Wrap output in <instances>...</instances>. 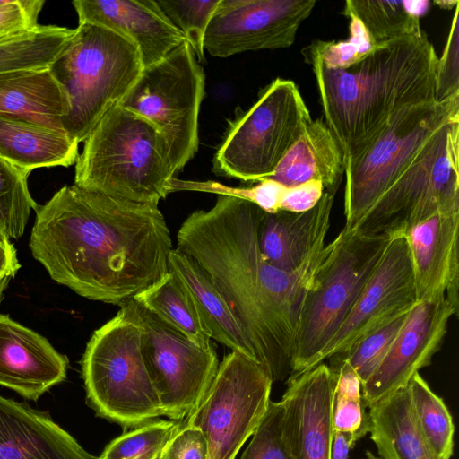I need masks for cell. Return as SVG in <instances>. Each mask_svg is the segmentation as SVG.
Wrapping results in <instances>:
<instances>
[{
    "mask_svg": "<svg viewBox=\"0 0 459 459\" xmlns=\"http://www.w3.org/2000/svg\"><path fill=\"white\" fill-rule=\"evenodd\" d=\"M29 246L57 283L120 305L169 272V230L158 204L64 186L36 209Z\"/></svg>",
    "mask_w": 459,
    "mask_h": 459,
    "instance_id": "obj_1",
    "label": "cell"
},
{
    "mask_svg": "<svg viewBox=\"0 0 459 459\" xmlns=\"http://www.w3.org/2000/svg\"><path fill=\"white\" fill-rule=\"evenodd\" d=\"M264 212L248 201L218 195L212 208L195 211L183 221L176 248L204 271L274 383L291 375L304 299L328 246L294 271L273 266L258 245Z\"/></svg>",
    "mask_w": 459,
    "mask_h": 459,
    "instance_id": "obj_2",
    "label": "cell"
},
{
    "mask_svg": "<svg viewBox=\"0 0 459 459\" xmlns=\"http://www.w3.org/2000/svg\"><path fill=\"white\" fill-rule=\"evenodd\" d=\"M437 56L427 34L382 42L345 69L306 61L315 74L325 123L346 161L377 137L399 110L435 100Z\"/></svg>",
    "mask_w": 459,
    "mask_h": 459,
    "instance_id": "obj_3",
    "label": "cell"
},
{
    "mask_svg": "<svg viewBox=\"0 0 459 459\" xmlns=\"http://www.w3.org/2000/svg\"><path fill=\"white\" fill-rule=\"evenodd\" d=\"M176 173L160 131L117 104L84 140L75 162L74 185L114 198L158 204L169 194Z\"/></svg>",
    "mask_w": 459,
    "mask_h": 459,
    "instance_id": "obj_4",
    "label": "cell"
},
{
    "mask_svg": "<svg viewBox=\"0 0 459 459\" xmlns=\"http://www.w3.org/2000/svg\"><path fill=\"white\" fill-rule=\"evenodd\" d=\"M75 30L50 70L70 100L63 129L80 143L126 96L143 66L137 47L127 38L91 23H78Z\"/></svg>",
    "mask_w": 459,
    "mask_h": 459,
    "instance_id": "obj_5",
    "label": "cell"
},
{
    "mask_svg": "<svg viewBox=\"0 0 459 459\" xmlns=\"http://www.w3.org/2000/svg\"><path fill=\"white\" fill-rule=\"evenodd\" d=\"M389 239L343 228L327 244V253L304 299L290 377L316 367L319 353L352 308Z\"/></svg>",
    "mask_w": 459,
    "mask_h": 459,
    "instance_id": "obj_6",
    "label": "cell"
},
{
    "mask_svg": "<svg viewBox=\"0 0 459 459\" xmlns=\"http://www.w3.org/2000/svg\"><path fill=\"white\" fill-rule=\"evenodd\" d=\"M81 365L86 401L98 416L131 428L162 415L140 329L121 310L92 333Z\"/></svg>",
    "mask_w": 459,
    "mask_h": 459,
    "instance_id": "obj_7",
    "label": "cell"
},
{
    "mask_svg": "<svg viewBox=\"0 0 459 459\" xmlns=\"http://www.w3.org/2000/svg\"><path fill=\"white\" fill-rule=\"evenodd\" d=\"M453 212H459V119L430 137L352 230L391 238Z\"/></svg>",
    "mask_w": 459,
    "mask_h": 459,
    "instance_id": "obj_8",
    "label": "cell"
},
{
    "mask_svg": "<svg viewBox=\"0 0 459 459\" xmlns=\"http://www.w3.org/2000/svg\"><path fill=\"white\" fill-rule=\"evenodd\" d=\"M311 121L297 84L274 79L230 122L214 154L213 172L244 182L270 178Z\"/></svg>",
    "mask_w": 459,
    "mask_h": 459,
    "instance_id": "obj_9",
    "label": "cell"
},
{
    "mask_svg": "<svg viewBox=\"0 0 459 459\" xmlns=\"http://www.w3.org/2000/svg\"><path fill=\"white\" fill-rule=\"evenodd\" d=\"M459 119V93L406 107L359 156L344 164V216L352 230L444 125Z\"/></svg>",
    "mask_w": 459,
    "mask_h": 459,
    "instance_id": "obj_10",
    "label": "cell"
},
{
    "mask_svg": "<svg viewBox=\"0 0 459 459\" xmlns=\"http://www.w3.org/2000/svg\"><path fill=\"white\" fill-rule=\"evenodd\" d=\"M205 75L187 41L143 68L118 103L151 122L165 138L176 171L198 150V117Z\"/></svg>",
    "mask_w": 459,
    "mask_h": 459,
    "instance_id": "obj_11",
    "label": "cell"
},
{
    "mask_svg": "<svg viewBox=\"0 0 459 459\" xmlns=\"http://www.w3.org/2000/svg\"><path fill=\"white\" fill-rule=\"evenodd\" d=\"M119 307L139 327L141 351L162 415L185 420L200 404L218 368L214 346L204 349L134 298Z\"/></svg>",
    "mask_w": 459,
    "mask_h": 459,
    "instance_id": "obj_12",
    "label": "cell"
},
{
    "mask_svg": "<svg viewBox=\"0 0 459 459\" xmlns=\"http://www.w3.org/2000/svg\"><path fill=\"white\" fill-rule=\"evenodd\" d=\"M273 382L254 359L231 351L198 407L185 423L199 429L208 446V459H235L263 420Z\"/></svg>",
    "mask_w": 459,
    "mask_h": 459,
    "instance_id": "obj_13",
    "label": "cell"
},
{
    "mask_svg": "<svg viewBox=\"0 0 459 459\" xmlns=\"http://www.w3.org/2000/svg\"><path fill=\"white\" fill-rule=\"evenodd\" d=\"M316 4L315 0H221L204 36V50L228 57L289 48Z\"/></svg>",
    "mask_w": 459,
    "mask_h": 459,
    "instance_id": "obj_14",
    "label": "cell"
},
{
    "mask_svg": "<svg viewBox=\"0 0 459 459\" xmlns=\"http://www.w3.org/2000/svg\"><path fill=\"white\" fill-rule=\"evenodd\" d=\"M411 259L404 234L390 238L352 308L319 353L316 366L346 353L364 336L416 304Z\"/></svg>",
    "mask_w": 459,
    "mask_h": 459,
    "instance_id": "obj_15",
    "label": "cell"
},
{
    "mask_svg": "<svg viewBox=\"0 0 459 459\" xmlns=\"http://www.w3.org/2000/svg\"><path fill=\"white\" fill-rule=\"evenodd\" d=\"M455 315L458 311L446 300L417 301L385 356L362 384L363 405L370 408L405 387L414 375L429 366Z\"/></svg>",
    "mask_w": 459,
    "mask_h": 459,
    "instance_id": "obj_16",
    "label": "cell"
},
{
    "mask_svg": "<svg viewBox=\"0 0 459 459\" xmlns=\"http://www.w3.org/2000/svg\"><path fill=\"white\" fill-rule=\"evenodd\" d=\"M334 377L324 362L288 378L282 395L284 435L293 459H330Z\"/></svg>",
    "mask_w": 459,
    "mask_h": 459,
    "instance_id": "obj_17",
    "label": "cell"
},
{
    "mask_svg": "<svg viewBox=\"0 0 459 459\" xmlns=\"http://www.w3.org/2000/svg\"><path fill=\"white\" fill-rule=\"evenodd\" d=\"M417 301L446 300L459 307V212H438L404 233Z\"/></svg>",
    "mask_w": 459,
    "mask_h": 459,
    "instance_id": "obj_18",
    "label": "cell"
},
{
    "mask_svg": "<svg viewBox=\"0 0 459 459\" xmlns=\"http://www.w3.org/2000/svg\"><path fill=\"white\" fill-rule=\"evenodd\" d=\"M73 5L78 23L105 27L130 39L138 48L146 68L163 59L186 42L153 0H76Z\"/></svg>",
    "mask_w": 459,
    "mask_h": 459,
    "instance_id": "obj_19",
    "label": "cell"
},
{
    "mask_svg": "<svg viewBox=\"0 0 459 459\" xmlns=\"http://www.w3.org/2000/svg\"><path fill=\"white\" fill-rule=\"evenodd\" d=\"M68 365L44 336L0 314V385L37 401L65 380Z\"/></svg>",
    "mask_w": 459,
    "mask_h": 459,
    "instance_id": "obj_20",
    "label": "cell"
},
{
    "mask_svg": "<svg viewBox=\"0 0 459 459\" xmlns=\"http://www.w3.org/2000/svg\"><path fill=\"white\" fill-rule=\"evenodd\" d=\"M336 193L325 190L316 206L304 212H264L258 227V245L265 261L290 272L323 247Z\"/></svg>",
    "mask_w": 459,
    "mask_h": 459,
    "instance_id": "obj_21",
    "label": "cell"
},
{
    "mask_svg": "<svg viewBox=\"0 0 459 459\" xmlns=\"http://www.w3.org/2000/svg\"><path fill=\"white\" fill-rule=\"evenodd\" d=\"M0 459H98L48 411L0 394Z\"/></svg>",
    "mask_w": 459,
    "mask_h": 459,
    "instance_id": "obj_22",
    "label": "cell"
},
{
    "mask_svg": "<svg viewBox=\"0 0 459 459\" xmlns=\"http://www.w3.org/2000/svg\"><path fill=\"white\" fill-rule=\"evenodd\" d=\"M69 111L68 94L50 67L0 74V116L65 134L62 121Z\"/></svg>",
    "mask_w": 459,
    "mask_h": 459,
    "instance_id": "obj_23",
    "label": "cell"
},
{
    "mask_svg": "<svg viewBox=\"0 0 459 459\" xmlns=\"http://www.w3.org/2000/svg\"><path fill=\"white\" fill-rule=\"evenodd\" d=\"M343 174L342 150L325 121L317 118L307 125L268 178L286 187L318 181L325 191H337Z\"/></svg>",
    "mask_w": 459,
    "mask_h": 459,
    "instance_id": "obj_24",
    "label": "cell"
},
{
    "mask_svg": "<svg viewBox=\"0 0 459 459\" xmlns=\"http://www.w3.org/2000/svg\"><path fill=\"white\" fill-rule=\"evenodd\" d=\"M368 420L381 459H440L417 424L408 385L372 405Z\"/></svg>",
    "mask_w": 459,
    "mask_h": 459,
    "instance_id": "obj_25",
    "label": "cell"
},
{
    "mask_svg": "<svg viewBox=\"0 0 459 459\" xmlns=\"http://www.w3.org/2000/svg\"><path fill=\"white\" fill-rule=\"evenodd\" d=\"M78 145L65 133L0 116V156L30 173L75 164Z\"/></svg>",
    "mask_w": 459,
    "mask_h": 459,
    "instance_id": "obj_26",
    "label": "cell"
},
{
    "mask_svg": "<svg viewBox=\"0 0 459 459\" xmlns=\"http://www.w3.org/2000/svg\"><path fill=\"white\" fill-rule=\"evenodd\" d=\"M169 270L186 288L211 339L255 360L250 343L236 318L201 267L191 257L173 248L169 256Z\"/></svg>",
    "mask_w": 459,
    "mask_h": 459,
    "instance_id": "obj_27",
    "label": "cell"
},
{
    "mask_svg": "<svg viewBox=\"0 0 459 459\" xmlns=\"http://www.w3.org/2000/svg\"><path fill=\"white\" fill-rule=\"evenodd\" d=\"M134 299L198 346L208 349L213 345L189 292L170 270Z\"/></svg>",
    "mask_w": 459,
    "mask_h": 459,
    "instance_id": "obj_28",
    "label": "cell"
},
{
    "mask_svg": "<svg viewBox=\"0 0 459 459\" xmlns=\"http://www.w3.org/2000/svg\"><path fill=\"white\" fill-rule=\"evenodd\" d=\"M75 31V28L38 24L31 30L0 39V74L51 67Z\"/></svg>",
    "mask_w": 459,
    "mask_h": 459,
    "instance_id": "obj_29",
    "label": "cell"
},
{
    "mask_svg": "<svg viewBox=\"0 0 459 459\" xmlns=\"http://www.w3.org/2000/svg\"><path fill=\"white\" fill-rule=\"evenodd\" d=\"M429 1L348 0L343 13L357 17L377 43L423 33L420 16Z\"/></svg>",
    "mask_w": 459,
    "mask_h": 459,
    "instance_id": "obj_30",
    "label": "cell"
},
{
    "mask_svg": "<svg viewBox=\"0 0 459 459\" xmlns=\"http://www.w3.org/2000/svg\"><path fill=\"white\" fill-rule=\"evenodd\" d=\"M417 424L433 452L450 459L454 451L455 426L445 402L436 394L420 373L408 384Z\"/></svg>",
    "mask_w": 459,
    "mask_h": 459,
    "instance_id": "obj_31",
    "label": "cell"
},
{
    "mask_svg": "<svg viewBox=\"0 0 459 459\" xmlns=\"http://www.w3.org/2000/svg\"><path fill=\"white\" fill-rule=\"evenodd\" d=\"M30 174L0 156V232L10 239L23 235L31 211L39 206L29 190Z\"/></svg>",
    "mask_w": 459,
    "mask_h": 459,
    "instance_id": "obj_32",
    "label": "cell"
},
{
    "mask_svg": "<svg viewBox=\"0 0 459 459\" xmlns=\"http://www.w3.org/2000/svg\"><path fill=\"white\" fill-rule=\"evenodd\" d=\"M343 13L350 21L349 38L340 41H313L301 51L305 61L316 59L329 69H345L365 58L380 45L371 39L357 17Z\"/></svg>",
    "mask_w": 459,
    "mask_h": 459,
    "instance_id": "obj_33",
    "label": "cell"
},
{
    "mask_svg": "<svg viewBox=\"0 0 459 459\" xmlns=\"http://www.w3.org/2000/svg\"><path fill=\"white\" fill-rule=\"evenodd\" d=\"M182 421L157 420L112 440L98 459H158Z\"/></svg>",
    "mask_w": 459,
    "mask_h": 459,
    "instance_id": "obj_34",
    "label": "cell"
},
{
    "mask_svg": "<svg viewBox=\"0 0 459 459\" xmlns=\"http://www.w3.org/2000/svg\"><path fill=\"white\" fill-rule=\"evenodd\" d=\"M220 1H157L168 19L185 35L198 62L204 60V36Z\"/></svg>",
    "mask_w": 459,
    "mask_h": 459,
    "instance_id": "obj_35",
    "label": "cell"
},
{
    "mask_svg": "<svg viewBox=\"0 0 459 459\" xmlns=\"http://www.w3.org/2000/svg\"><path fill=\"white\" fill-rule=\"evenodd\" d=\"M286 186L271 179L265 178L252 186L234 187L215 181H195L173 178L169 193L175 191H198L212 193L218 195H228L255 204L268 213L280 211V205Z\"/></svg>",
    "mask_w": 459,
    "mask_h": 459,
    "instance_id": "obj_36",
    "label": "cell"
},
{
    "mask_svg": "<svg viewBox=\"0 0 459 459\" xmlns=\"http://www.w3.org/2000/svg\"><path fill=\"white\" fill-rule=\"evenodd\" d=\"M409 312L372 331L357 342L346 353L333 358L349 362L362 384L365 383L385 356Z\"/></svg>",
    "mask_w": 459,
    "mask_h": 459,
    "instance_id": "obj_37",
    "label": "cell"
},
{
    "mask_svg": "<svg viewBox=\"0 0 459 459\" xmlns=\"http://www.w3.org/2000/svg\"><path fill=\"white\" fill-rule=\"evenodd\" d=\"M283 416L282 402L270 401L241 459H293L284 435Z\"/></svg>",
    "mask_w": 459,
    "mask_h": 459,
    "instance_id": "obj_38",
    "label": "cell"
},
{
    "mask_svg": "<svg viewBox=\"0 0 459 459\" xmlns=\"http://www.w3.org/2000/svg\"><path fill=\"white\" fill-rule=\"evenodd\" d=\"M459 93V4L455 8L446 46L437 57L435 100L442 101Z\"/></svg>",
    "mask_w": 459,
    "mask_h": 459,
    "instance_id": "obj_39",
    "label": "cell"
},
{
    "mask_svg": "<svg viewBox=\"0 0 459 459\" xmlns=\"http://www.w3.org/2000/svg\"><path fill=\"white\" fill-rule=\"evenodd\" d=\"M44 4L41 0H0V39L36 27Z\"/></svg>",
    "mask_w": 459,
    "mask_h": 459,
    "instance_id": "obj_40",
    "label": "cell"
},
{
    "mask_svg": "<svg viewBox=\"0 0 459 459\" xmlns=\"http://www.w3.org/2000/svg\"><path fill=\"white\" fill-rule=\"evenodd\" d=\"M158 459H208V446L202 431L181 422Z\"/></svg>",
    "mask_w": 459,
    "mask_h": 459,
    "instance_id": "obj_41",
    "label": "cell"
},
{
    "mask_svg": "<svg viewBox=\"0 0 459 459\" xmlns=\"http://www.w3.org/2000/svg\"><path fill=\"white\" fill-rule=\"evenodd\" d=\"M332 424L333 431L351 433L358 439L363 437L368 432V420L362 401L333 393Z\"/></svg>",
    "mask_w": 459,
    "mask_h": 459,
    "instance_id": "obj_42",
    "label": "cell"
},
{
    "mask_svg": "<svg viewBox=\"0 0 459 459\" xmlns=\"http://www.w3.org/2000/svg\"><path fill=\"white\" fill-rule=\"evenodd\" d=\"M325 193L322 183L309 181L296 186L287 187L282 197L280 211L304 212L312 209Z\"/></svg>",
    "mask_w": 459,
    "mask_h": 459,
    "instance_id": "obj_43",
    "label": "cell"
},
{
    "mask_svg": "<svg viewBox=\"0 0 459 459\" xmlns=\"http://www.w3.org/2000/svg\"><path fill=\"white\" fill-rule=\"evenodd\" d=\"M337 364L331 368L333 377V394L362 401V382L355 369L345 359H335Z\"/></svg>",
    "mask_w": 459,
    "mask_h": 459,
    "instance_id": "obj_44",
    "label": "cell"
},
{
    "mask_svg": "<svg viewBox=\"0 0 459 459\" xmlns=\"http://www.w3.org/2000/svg\"><path fill=\"white\" fill-rule=\"evenodd\" d=\"M21 264L17 258V251L5 235L0 232V301L12 278H13Z\"/></svg>",
    "mask_w": 459,
    "mask_h": 459,
    "instance_id": "obj_45",
    "label": "cell"
},
{
    "mask_svg": "<svg viewBox=\"0 0 459 459\" xmlns=\"http://www.w3.org/2000/svg\"><path fill=\"white\" fill-rule=\"evenodd\" d=\"M358 440L353 434L333 431L330 459H348L350 449Z\"/></svg>",
    "mask_w": 459,
    "mask_h": 459,
    "instance_id": "obj_46",
    "label": "cell"
},
{
    "mask_svg": "<svg viewBox=\"0 0 459 459\" xmlns=\"http://www.w3.org/2000/svg\"><path fill=\"white\" fill-rule=\"evenodd\" d=\"M434 4L443 9H452V8H455L459 4V1H457V0H455V1H450V0L435 1Z\"/></svg>",
    "mask_w": 459,
    "mask_h": 459,
    "instance_id": "obj_47",
    "label": "cell"
},
{
    "mask_svg": "<svg viewBox=\"0 0 459 459\" xmlns=\"http://www.w3.org/2000/svg\"><path fill=\"white\" fill-rule=\"evenodd\" d=\"M363 459H381L373 455L370 451H367Z\"/></svg>",
    "mask_w": 459,
    "mask_h": 459,
    "instance_id": "obj_48",
    "label": "cell"
}]
</instances>
